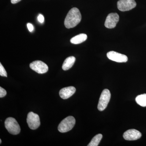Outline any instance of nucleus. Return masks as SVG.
I'll return each mask as SVG.
<instances>
[{"instance_id": "nucleus-1", "label": "nucleus", "mask_w": 146, "mask_h": 146, "mask_svg": "<svg viewBox=\"0 0 146 146\" xmlns=\"http://www.w3.org/2000/svg\"><path fill=\"white\" fill-rule=\"evenodd\" d=\"M81 19V14L79 10L77 8L73 7L67 14L64 21V25L66 28H72L80 23Z\"/></svg>"}, {"instance_id": "nucleus-2", "label": "nucleus", "mask_w": 146, "mask_h": 146, "mask_svg": "<svg viewBox=\"0 0 146 146\" xmlns=\"http://www.w3.org/2000/svg\"><path fill=\"white\" fill-rule=\"evenodd\" d=\"M75 123V119L72 116H69L61 121L58 126V129L61 133L68 132L74 127Z\"/></svg>"}, {"instance_id": "nucleus-3", "label": "nucleus", "mask_w": 146, "mask_h": 146, "mask_svg": "<svg viewBox=\"0 0 146 146\" xmlns=\"http://www.w3.org/2000/svg\"><path fill=\"white\" fill-rule=\"evenodd\" d=\"M5 125L8 132L13 135H17L21 131V127L14 118L9 117L5 122Z\"/></svg>"}, {"instance_id": "nucleus-4", "label": "nucleus", "mask_w": 146, "mask_h": 146, "mask_svg": "<svg viewBox=\"0 0 146 146\" xmlns=\"http://www.w3.org/2000/svg\"><path fill=\"white\" fill-rule=\"evenodd\" d=\"M110 97L111 94L109 90L104 89L102 92L98 104V108L99 111H103L106 108L110 100Z\"/></svg>"}, {"instance_id": "nucleus-5", "label": "nucleus", "mask_w": 146, "mask_h": 146, "mask_svg": "<svg viewBox=\"0 0 146 146\" xmlns=\"http://www.w3.org/2000/svg\"><path fill=\"white\" fill-rule=\"evenodd\" d=\"M27 120V123L31 129H36L40 125V119L39 115L34 112H29Z\"/></svg>"}, {"instance_id": "nucleus-6", "label": "nucleus", "mask_w": 146, "mask_h": 146, "mask_svg": "<svg viewBox=\"0 0 146 146\" xmlns=\"http://www.w3.org/2000/svg\"><path fill=\"white\" fill-rule=\"evenodd\" d=\"M30 67L38 74H44L48 70V65L41 60H35L32 62L30 64Z\"/></svg>"}, {"instance_id": "nucleus-7", "label": "nucleus", "mask_w": 146, "mask_h": 146, "mask_svg": "<svg viewBox=\"0 0 146 146\" xmlns=\"http://www.w3.org/2000/svg\"><path fill=\"white\" fill-rule=\"evenodd\" d=\"M117 4L118 9L121 11L131 10L136 6V3L134 0H119Z\"/></svg>"}, {"instance_id": "nucleus-8", "label": "nucleus", "mask_w": 146, "mask_h": 146, "mask_svg": "<svg viewBox=\"0 0 146 146\" xmlns=\"http://www.w3.org/2000/svg\"><path fill=\"white\" fill-rule=\"evenodd\" d=\"M119 20V17L117 13H110L108 14L105 22V26L108 29H113L116 27Z\"/></svg>"}, {"instance_id": "nucleus-9", "label": "nucleus", "mask_w": 146, "mask_h": 146, "mask_svg": "<svg viewBox=\"0 0 146 146\" xmlns=\"http://www.w3.org/2000/svg\"><path fill=\"white\" fill-rule=\"evenodd\" d=\"M107 56L110 60L118 63H125L128 60V58L125 55L113 51L108 52Z\"/></svg>"}, {"instance_id": "nucleus-10", "label": "nucleus", "mask_w": 146, "mask_h": 146, "mask_svg": "<svg viewBox=\"0 0 146 146\" xmlns=\"http://www.w3.org/2000/svg\"><path fill=\"white\" fill-rule=\"evenodd\" d=\"M142 136V133L135 129H129L124 132L123 137L127 141H136L140 139Z\"/></svg>"}, {"instance_id": "nucleus-11", "label": "nucleus", "mask_w": 146, "mask_h": 146, "mask_svg": "<svg viewBox=\"0 0 146 146\" xmlns=\"http://www.w3.org/2000/svg\"><path fill=\"white\" fill-rule=\"evenodd\" d=\"M76 91V88L74 86H68L61 89L59 91V95L61 98L67 99L74 94Z\"/></svg>"}, {"instance_id": "nucleus-12", "label": "nucleus", "mask_w": 146, "mask_h": 146, "mask_svg": "<svg viewBox=\"0 0 146 146\" xmlns=\"http://www.w3.org/2000/svg\"><path fill=\"white\" fill-rule=\"evenodd\" d=\"M75 61V57L73 56H70L66 58L62 65V69L63 70H68L70 69L74 65Z\"/></svg>"}, {"instance_id": "nucleus-13", "label": "nucleus", "mask_w": 146, "mask_h": 146, "mask_svg": "<svg viewBox=\"0 0 146 146\" xmlns=\"http://www.w3.org/2000/svg\"><path fill=\"white\" fill-rule=\"evenodd\" d=\"M87 38V36L86 34L82 33L74 36L71 39V43L74 44H81L82 42L86 41Z\"/></svg>"}, {"instance_id": "nucleus-14", "label": "nucleus", "mask_w": 146, "mask_h": 146, "mask_svg": "<svg viewBox=\"0 0 146 146\" xmlns=\"http://www.w3.org/2000/svg\"><path fill=\"white\" fill-rule=\"evenodd\" d=\"M136 103L142 107L146 106V94H141L136 98Z\"/></svg>"}, {"instance_id": "nucleus-15", "label": "nucleus", "mask_w": 146, "mask_h": 146, "mask_svg": "<svg viewBox=\"0 0 146 146\" xmlns=\"http://www.w3.org/2000/svg\"><path fill=\"white\" fill-rule=\"evenodd\" d=\"M102 135L101 134H98L94 136L91 140V142L88 145V146H97L98 145L100 142L102 138Z\"/></svg>"}, {"instance_id": "nucleus-16", "label": "nucleus", "mask_w": 146, "mask_h": 146, "mask_svg": "<svg viewBox=\"0 0 146 146\" xmlns=\"http://www.w3.org/2000/svg\"><path fill=\"white\" fill-rule=\"evenodd\" d=\"M0 76L6 77H7V73L1 63H0Z\"/></svg>"}, {"instance_id": "nucleus-17", "label": "nucleus", "mask_w": 146, "mask_h": 146, "mask_svg": "<svg viewBox=\"0 0 146 146\" xmlns=\"http://www.w3.org/2000/svg\"><path fill=\"white\" fill-rule=\"evenodd\" d=\"M7 94V92L5 89L0 87V97L1 98L5 96Z\"/></svg>"}, {"instance_id": "nucleus-18", "label": "nucleus", "mask_w": 146, "mask_h": 146, "mask_svg": "<svg viewBox=\"0 0 146 146\" xmlns=\"http://www.w3.org/2000/svg\"><path fill=\"white\" fill-rule=\"evenodd\" d=\"M37 19H38V21H39V23H43L44 21V18L42 14H39L37 17Z\"/></svg>"}, {"instance_id": "nucleus-19", "label": "nucleus", "mask_w": 146, "mask_h": 146, "mask_svg": "<svg viewBox=\"0 0 146 146\" xmlns=\"http://www.w3.org/2000/svg\"><path fill=\"white\" fill-rule=\"evenodd\" d=\"M27 26L29 31L31 32L33 31V29H34V27H33V25L31 24L27 23Z\"/></svg>"}, {"instance_id": "nucleus-20", "label": "nucleus", "mask_w": 146, "mask_h": 146, "mask_svg": "<svg viewBox=\"0 0 146 146\" xmlns=\"http://www.w3.org/2000/svg\"><path fill=\"white\" fill-rule=\"evenodd\" d=\"M21 1V0H11V3L16 4Z\"/></svg>"}, {"instance_id": "nucleus-21", "label": "nucleus", "mask_w": 146, "mask_h": 146, "mask_svg": "<svg viewBox=\"0 0 146 146\" xmlns=\"http://www.w3.org/2000/svg\"><path fill=\"white\" fill-rule=\"evenodd\" d=\"M1 142H2V141H1V139H0V143H1Z\"/></svg>"}]
</instances>
